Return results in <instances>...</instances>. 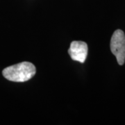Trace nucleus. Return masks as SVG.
<instances>
[{"mask_svg":"<svg viewBox=\"0 0 125 125\" xmlns=\"http://www.w3.org/2000/svg\"><path fill=\"white\" fill-rule=\"evenodd\" d=\"M36 69L33 64L22 62L5 68L2 74L6 79L14 82H25L36 74Z\"/></svg>","mask_w":125,"mask_h":125,"instance_id":"f257e3e1","label":"nucleus"},{"mask_svg":"<svg viewBox=\"0 0 125 125\" xmlns=\"http://www.w3.org/2000/svg\"><path fill=\"white\" fill-rule=\"evenodd\" d=\"M110 47L111 52L116 57L118 64L122 65L125 61V35L123 31L117 29L113 33Z\"/></svg>","mask_w":125,"mask_h":125,"instance_id":"f03ea898","label":"nucleus"},{"mask_svg":"<svg viewBox=\"0 0 125 125\" xmlns=\"http://www.w3.org/2000/svg\"><path fill=\"white\" fill-rule=\"evenodd\" d=\"M68 53L73 61L84 62L88 55V45L83 41H73L68 49Z\"/></svg>","mask_w":125,"mask_h":125,"instance_id":"7ed1b4c3","label":"nucleus"}]
</instances>
